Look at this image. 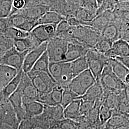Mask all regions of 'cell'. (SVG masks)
I'll return each mask as SVG.
<instances>
[{"mask_svg":"<svg viewBox=\"0 0 129 129\" xmlns=\"http://www.w3.org/2000/svg\"><path fill=\"white\" fill-rule=\"evenodd\" d=\"M8 27V18H0V33L3 34Z\"/></svg>","mask_w":129,"mask_h":129,"instance_id":"50","label":"cell"},{"mask_svg":"<svg viewBox=\"0 0 129 129\" xmlns=\"http://www.w3.org/2000/svg\"><path fill=\"white\" fill-rule=\"evenodd\" d=\"M64 109L61 105L52 106L44 105L43 112L52 121H59L64 119Z\"/></svg>","mask_w":129,"mask_h":129,"instance_id":"26","label":"cell"},{"mask_svg":"<svg viewBox=\"0 0 129 129\" xmlns=\"http://www.w3.org/2000/svg\"><path fill=\"white\" fill-rule=\"evenodd\" d=\"M74 78L71 69L70 62H62V69L59 80L57 83L63 88L68 86L69 83Z\"/></svg>","mask_w":129,"mask_h":129,"instance_id":"29","label":"cell"},{"mask_svg":"<svg viewBox=\"0 0 129 129\" xmlns=\"http://www.w3.org/2000/svg\"><path fill=\"white\" fill-rule=\"evenodd\" d=\"M40 3L48 7L49 11L56 12L65 18L68 4L66 0H40Z\"/></svg>","mask_w":129,"mask_h":129,"instance_id":"22","label":"cell"},{"mask_svg":"<svg viewBox=\"0 0 129 129\" xmlns=\"http://www.w3.org/2000/svg\"><path fill=\"white\" fill-rule=\"evenodd\" d=\"M62 69V62H51L49 64V72L56 84L58 83Z\"/></svg>","mask_w":129,"mask_h":129,"instance_id":"36","label":"cell"},{"mask_svg":"<svg viewBox=\"0 0 129 129\" xmlns=\"http://www.w3.org/2000/svg\"><path fill=\"white\" fill-rule=\"evenodd\" d=\"M19 122L8 100L0 101V129H17Z\"/></svg>","mask_w":129,"mask_h":129,"instance_id":"5","label":"cell"},{"mask_svg":"<svg viewBox=\"0 0 129 129\" xmlns=\"http://www.w3.org/2000/svg\"><path fill=\"white\" fill-rule=\"evenodd\" d=\"M75 121L77 122L78 129H95L84 116H80Z\"/></svg>","mask_w":129,"mask_h":129,"instance_id":"45","label":"cell"},{"mask_svg":"<svg viewBox=\"0 0 129 129\" xmlns=\"http://www.w3.org/2000/svg\"><path fill=\"white\" fill-rule=\"evenodd\" d=\"M95 102L83 101L81 100L79 108V114L80 116H85L90 111L94 106Z\"/></svg>","mask_w":129,"mask_h":129,"instance_id":"44","label":"cell"},{"mask_svg":"<svg viewBox=\"0 0 129 129\" xmlns=\"http://www.w3.org/2000/svg\"><path fill=\"white\" fill-rule=\"evenodd\" d=\"M13 47V41L6 37L3 34L0 33V58Z\"/></svg>","mask_w":129,"mask_h":129,"instance_id":"38","label":"cell"},{"mask_svg":"<svg viewBox=\"0 0 129 129\" xmlns=\"http://www.w3.org/2000/svg\"><path fill=\"white\" fill-rule=\"evenodd\" d=\"M12 10V0H0V18L9 17Z\"/></svg>","mask_w":129,"mask_h":129,"instance_id":"39","label":"cell"},{"mask_svg":"<svg viewBox=\"0 0 129 129\" xmlns=\"http://www.w3.org/2000/svg\"><path fill=\"white\" fill-rule=\"evenodd\" d=\"M64 88L56 84L51 91L46 95L39 98L38 102L47 106H56L60 105L62 101Z\"/></svg>","mask_w":129,"mask_h":129,"instance_id":"13","label":"cell"},{"mask_svg":"<svg viewBox=\"0 0 129 129\" xmlns=\"http://www.w3.org/2000/svg\"><path fill=\"white\" fill-rule=\"evenodd\" d=\"M66 19L57 13L48 11L37 20V25L40 24H57L62 20Z\"/></svg>","mask_w":129,"mask_h":129,"instance_id":"31","label":"cell"},{"mask_svg":"<svg viewBox=\"0 0 129 129\" xmlns=\"http://www.w3.org/2000/svg\"><path fill=\"white\" fill-rule=\"evenodd\" d=\"M115 59L129 69V56H117Z\"/></svg>","mask_w":129,"mask_h":129,"instance_id":"49","label":"cell"},{"mask_svg":"<svg viewBox=\"0 0 129 129\" xmlns=\"http://www.w3.org/2000/svg\"><path fill=\"white\" fill-rule=\"evenodd\" d=\"M118 2H124V1H127L129 0H116Z\"/></svg>","mask_w":129,"mask_h":129,"instance_id":"56","label":"cell"},{"mask_svg":"<svg viewBox=\"0 0 129 129\" xmlns=\"http://www.w3.org/2000/svg\"><path fill=\"white\" fill-rule=\"evenodd\" d=\"M18 88L22 93L23 105L32 101L38 102L39 99V93L33 85L27 74L23 72Z\"/></svg>","mask_w":129,"mask_h":129,"instance_id":"7","label":"cell"},{"mask_svg":"<svg viewBox=\"0 0 129 129\" xmlns=\"http://www.w3.org/2000/svg\"><path fill=\"white\" fill-rule=\"evenodd\" d=\"M25 5L24 0H12V10L10 15L23 9Z\"/></svg>","mask_w":129,"mask_h":129,"instance_id":"47","label":"cell"},{"mask_svg":"<svg viewBox=\"0 0 129 129\" xmlns=\"http://www.w3.org/2000/svg\"><path fill=\"white\" fill-rule=\"evenodd\" d=\"M13 44L14 47L16 50L20 52H29L40 45L32 37L30 34L27 37L14 40Z\"/></svg>","mask_w":129,"mask_h":129,"instance_id":"18","label":"cell"},{"mask_svg":"<svg viewBox=\"0 0 129 129\" xmlns=\"http://www.w3.org/2000/svg\"><path fill=\"white\" fill-rule=\"evenodd\" d=\"M68 43L58 37H55L47 42L46 51L50 62L64 61Z\"/></svg>","mask_w":129,"mask_h":129,"instance_id":"6","label":"cell"},{"mask_svg":"<svg viewBox=\"0 0 129 129\" xmlns=\"http://www.w3.org/2000/svg\"><path fill=\"white\" fill-rule=\"evenodd\" d=\"M99 80L104 92L119 94L128 86L125 85L116 76L109 64L104 67Z\"/></svg>","mask_w":129,"mask_h":129,"instance_id":"1","label":"cell"},{"mask_svg":"<svg viewBox=\"0 0 129 129\" xmlns=\"http://www.w3.org/2000/svg\"><path fill=\"white\" fill-rule=\"evenodd\" d=\"M18 72L9 66L0 64V91L16 76Z\"/></svg>","mask_w":129,"mask_h":129,"instance_id":"21","label":"cell"},{"mask_svg":"<svg viewBox=\"0 0 129 129\" xmlns=\"http://www.w3.org/2000/svg\"><path fill=\"white\" fill-rule=\"evenodd\" d=\"M97 10L89 9L79 6L75 16L84 25L90 26V23L97 16Z\"/></svg>","mask_w":129,"mask_h":129,"instance_id":"24","label":"cell"},{"mask_svg":"<svg viewBox=\"0 0 129 129\" xmlns=\"http://www.w3.org/2000/svg\"><path fill=\"white\" fill-rule=\"evenodd\" d=\"M47 43H44L32 50L29 51L25 56L23 61L22 70L24 73L29 72L37 62V60L46 51Z\"/></svg>","mask_w":129,"mask_h":129,"instance_id":"11","label":"cell"},{"mask_svg":"<svg viewBox=\"0 0 129 129\" xmlns=\"http://www.w3.org/2000/svg\"><path fill=\"white\" fill-rule=\"evenodd\" d=\"M103 94V90L99 80H97L91 87H90L82 96L77 97L76 99L83 101L95 102L101 101Z\"/></svg>","mask_w":129,"mask_h":129,"instance_id":"16","label":"cell"},{"mask_svg":"<svg viewBox=\"0 0 129 129\" xmlns=\"http://www.w3.org/2000/svg\"><path fill=\"white\" fill-rule=\"evenodd\" d=\"M58 121L56 122L54 124L51 125L48 129H61L57 123Z\"/></svg>","mask_w":129,"mask_h":129,"instance_id":"52","label":"cell"},{"mask_svg":"<svg viewBox=\"0 0 129 129\" xmlns=\"http://www.w3.org/2000/svg\"><path fill=\"white\" fill-rule=\"evenodd\" d=\"M23 105L25 112L24 119H30L40 115L43 113L44 109V105L37 101L29 102Z\"/></svg>","mask_w":129,"mask_h":129,"instance_id":"23","label":"cell"},{"mask_svg":"<svg viewBox=\"0 0 129 129\" xmlns=\"http://www.w3.org/2000/svg\"><path fill=\"white\" fill-rule=\"evenodd\" d=\"M112 48L115 52L117 56H129V42L123 39H119L114 42Z\"/></svg>","mask_w":129,"mask_h":129,"instance_id":"34","label":"cell"},{"mask_svg":"<svg viewBox=\"0 0 129 129\" xmlns=\"http://www.w3.org/2000/svg\"><path fill=\"white\" fill-rule=\"evenodd\" d=\"M57 123L61 129H78L77 122L69 119L64 118L58 121Z\"/></svg>","mask_w":129,"mask_h":129,"instance_id":"43","label":"cell"},{"mask_svg":"<svg viewBox=\"0 0 129 129\" xmlns=\"http://www.w3.org/2000/svg\"><path fill=\"white\" fill-rule=\"evenodd\" d=\"M3 34L8 38L12 40L27 37L30 35V33L23 31L20 29L14 27H8Z\"/></svg>","mask_w":129,"mask_h":129,"instance_id":"35","label":"cell"},{"mask_svg":"<svg viewBox=\"0 0 129 129\" xmlns=\"http://www.w3.org/2000/svg\"><path fill=\"white\" fill-rule=\"evenodd\" d=\"M85 57L88 69L96 80H99L104 67L108 64V58L94 48L88 49Z\"/></svg>","mask_w":129,"mask_h":129,"instance_id":"4","label":"cell"},{"mask_svg":"<svg viewBox=\"0 0 129 129\" xmlns=\"http://www.w3.org/2000/svg\"><path fill=\"white\" fill-rule=\"evenodd\" d=\"M102 103L101 100L95 102L93 108L85 116L86 119L95 129H103L99 119V110Z\"/></svg>","mask_w":129,"mask_h":129,"instance_id":"27","label":"cell"},{"mask_svg":"<svg viewBox=\"0 0 129 129\" xmlns=\"http://www.w3.org/2000/svg\"><path fill=\"white\" fill-rule=\"evenodd\" d=\"M57 25L52 24L38 25L30 34L36 41L41 45L44 43L48 42L55 37Z\"/></svg>","mask_w":129,"mask_h":129,"instance_id":"8","label":"cell"},{"mask_svg":"<svg viewBox=\"0 0 129 129\" xmlns=\"http://www.w3.org/2000/svg\"><path fill=\"white\" fill-rule=\"evenodd\" d=\"M66 1L70 3L79 5V3L80 1V0H66Z\"/></svg>","mask_w":129,"mask_h":129,"instance_id":"53","label":"cell"},{"mask_svg":"<svg viewBox=\"0 0 129 129\" xmlns=\"http://www.w3.org/2000/svg\"><path fill=\"white\" fill-rule=\"evenodd\" d=\"M115 16L113 11H105L97 15V16L90 23V26L101 33L103 29L109 24L113 22Z\"/></svg>","mask_w":129,"mask_h":129,"instance_id":"14","label":"cell"},{"mask_svg":"<svg viewBox=\"0 0 129 129\" xmlns=\"http://www.w3.org/2000/svg\"><path fill=\"white\" fill-rule=\"evenodd\" d=\"M23 72L22 69L19 70L16 76L0 91V101L8 100L10 96L16 91L20 83Z\"/></svg>","mask_w":129,"mask_h":129,"instance_id":"19","label":"cell"},{"mask_svg":"<svg viewBox=\"0 0 129 129\" xmlns=\"http://www.w3.org/2000/svg\"><path fill=\"white\" fill-rule=\"evenodd\" d=\"M71 27L72 26L70 25V24L66 19L62 20L57 25L55 36L57 35L68 31Z\"/></svg>","mask_w":129,"mask_h":129,"instance_id":"46","label":"cell"},{"mask_svg":"<svg viewBox=\"0 0 129 129\" xmlns=\"http://www.w3.org/2000/svg\"><path fill=\"white\" fill-rule=\"evenodd\" d=\"M113 115V111L102 103L99 110V119L102 126Z\"/></svg>","mask_w":129,"mask_h":129,"instance_id":"41","label":"cell"},{"mask_svg":"<svg viewBox=\"0 0 129 129\" xmlns=\"http://www.w3.org/2000/svg\"><path fill=\"white\" fill-rule=\"evenodd\" d=\"M118 3L116 0H103L102 5L97 10V15L107 11H113Z\"/></svg>","mask_w":129,"mask_h":129,"instance_id":"42","label":"cell"},{"mask_svg":"<svg viewBox=\"0 0 129 129\" xmlns=\"http://www.w3.org/2000/svg\"><path fill=\"white\" fill-rule=\"evenodd\" d=\"M8 27H14L30 33L37 25V20L28 18L22 14L16 13L8 17Z\"/></svg>","mask_w":129,"mask_h":129,"instance_id":"10","label":"cell"},{"mask_svg":"<svg viewBox=\"0 0 129 129\" xmlns=\"http://www.w3.org/2000/svg\"><path fill=\"white\" fill-rule=\"evenodd\" d=\"M108 64L113 72L126 85H129V69L115 59H108Z\"/></svg>","mask_w":129,"mask_h":129,"instance_id":"17","label":"cell"},{"mask_svg":"<svg viewBox=\"0 0 129 129\" xmlns=\"http://www.w3.org/2000/svg\"><path fill=\"white\" fill-rule=\"evenodd\" d=\"M17 129H31V124L30 119L22 120L19 122Z\"/></svg>","mask_w":129,"mask_h":129,"instance_id":"48","label":"cell"},{"mask_svg":"<svg viewBox=\"0 0 129 129\" xmlns=\"http://www.w3.org/2000/svg\"><path fill=\"white\" fill-rule=\"evenodd\" d=\"M101 36L112 43L119 39L120 32L119 25L114 22L109 24L101 32Z\"/></svg>","mask_w":129,"mask_h":129,"instance_id":"25","label":"cell"},{"mask_svg":"<svg viewBox=\"0 0 129 129\" xmlns=\"http://www.w3.org/2000/svg\"><path fill=\"white\" fill-rule=\"evenodd\" d=\"M113 129H129V125H125V126H120L118 128H116Z\"/></svg>","mask_w":129,"mask_h":129,"instance_id":"55","label":"cell"},{"mask_svg":"<svg viewBox=\"0 0 129 129\" xmlns=\"http://www.w3.org/2000/svg\"><path fill=\"white\" fill-rule=\"evenodd\" d=\"M96 81L95 78L88 69L73 78L67 88L79 97L84 95Z\"/></svg>","mask_w":129,"mask_h":129,"instance_id":"3","label":"cell"},{"mask_svg":"<svg viewBox=\"0 0 129 129\" xmlns=\"http://www.w3.org/2000/svg\"><path fill=\"white\" fill-rule=\"evenodd\" d=\"M96 3H97L98 7L99 8L102 5V3L103 2V0H96Z\"/></svg>","mask_w":129,"mask_h":129,"instance_id":"54","label":"cell"},{"mask_svg":"<svg viewBox=\"0 0 129 129\" xmlns=\"http://www.w3.org/2000/svg\"><path fill=\"white\" fill-rule=\"evenodd\" d=\"M81 100H75L64 109V118L76 121L80 116L79 108Z\"/></svg>","mask_w":129,"mask_h":129,"instance_id":"30","label":"cell"},{"mask_svg":"<svg viewBox=\"0 0 129 129\" xmlns=\"http://www.w3.org/2000/svg\"><path fill=\"white\" fill-rule=\"evenodd\" d=\"M48 11H49L48 7L45 5L39 4L32 7L23 9L15 13H19L23 14L28 18L37 20Z\"/></svg>","mask_w":129,"mask_h":129,"instance_id":"20","label":"cell"},{"mask_svg":"<svg viewBox=\"0 0 129 129\" xmlns=\"http://www.w3.org/2000/svg\"><path fill=\"white\" fill-rule=\"evenodd\" d=\"M28 52H19L13 47L0 58V64L9 66L19 71L22 69L23 61Z\"/></svg>","mask_w":129,"mask_h":129,"instance_id":"9","label":"cell"},{"mask_svg":"<svg viewBox=\"0 0 129 129\" xmlns=\"http://www.w3.org/2000/svg\"><path fill=\"white\" fill-rule=\"evenodd\" d=\"M49 63L50 61L48 58V56L47 52L46 51L39 58V59L37 60V62L34 64L32 69L30 71L35 72H45L51 76L49 72Z\"/></svg>","mask_w":129,"mask_h":129,"instance_id":"32","label":"cell"},{"mask_svg":"<svg viewBox=\"0 0 129 129\" xmlns=\"http://www.w3.org/2000/svg\"><path fill=\"white\" fill-rule=\"evenodd\" d=\"M129 125V118L118 114H113L104 124L103 129H113L120 126Z\"/></svg>","mask_w":129,"mask_h":129,"instance_id":"28","label":"cell"},{"mask_svg":"<svg viewBox=\"0 0 129 129\" xmlns=\"http://www.w3.org/2000/svg\"><path fill=\"white\" fill-rule=\"evenodd\" d=\"M78 96L74 92L71 90L69 88H64L61 105L64 109L67 106L69 105L70 103L76 100Z\"/></svg>","mask_w":129,"mask_h":129,"instance_id":"37","label":"cell"},{"mask_svg":"<svg viewBox=\"0 0 129 129\" xmlns=\"http://www.w3.org/2000/svg\"><path fill=\"white\" fill-rule=\"evenodd\" d=\"M70 66L74 78L88 69V62L85 56L70 62Z\"/></svg>","mask_w":129,"mask_h":129,"instance_id":"33","label":"cell"},{"mask_svg":"<svg viewBox=\"0 0 129 129\" xmlns=\"http://www.w3.org/2000/svg\"><path fill=\"white\" fill-rule=\"evenodd\" d=\"M88 50L86 47L77 42H69L64 59L62 62H71L85 56Z\"/></svg>","mask_w":129,"mask_h":129,"instance_id":"12","label":"cell"},{"mask_svg":"<svg viewBox=\"0 0 129 129\" xmlns=\"http://www.w3.org/2000/svg\"><path fill=\"white\" fill-rule=\"evenodd\" d=\"M112 42L102 38L101 36V38L94 47V49L96 50L99 53L104 54L112 47Z\"/></svg>","mask_w":129,"mask_h":129,"instance_id":"40","label":"cell"},{"mask_svg":"<svg viewBox=\"0 0 129 129\" xmlns=\"http://www.w3.org/2000/svg\"><path fill=\"white\" fill-rule=\"evenodd\" d=\"M26 74L38 92L39 98L50 92L57 84L54 79L46 73L30 71Z\"/></svg>","mask_w":129,"mask_h":129,"instance_id":"2","label":"cell"},{"mask_svg":"<svg viewBox=\"0 0 129 129\" xmlns=\"http://www.w3.org/2000/svg\"><path fill=\"white\" fill-rule=\"evenodd\" d=\"M25 1V8L32 7L40 4V0H24Z\"/></svg>","mask_w":129,"mask_h":129,"instance_id":"51","label":"cell"},{"mask_svg":"<svg viewBox=\"0 0 129 129\" xmlns=\"http://www.w3.org/2000/svg\"><path fill=\"white\" fill-rule=\"evenodd\" d=\"M8 101L11 103L19 122L25 118V112L22 101V95L20 89L17 88L10 96Z\"/></svg>","mask_w":129,"mask_h":129,"instance_id":"15","label":"cell"}]
</instances>
